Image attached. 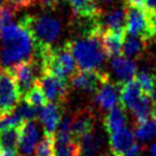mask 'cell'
Returning a JSON list of instances; mask_svg holds the SVG:
<instances>
[{
	"label": "cell",
	"mask_w": 156,
	"mask_h": 156,
	"mask_svg": "<svg viewBox=\"0 0 156 156\" xmlns=\"http://www.w3.org/2000/svg\"><path fill=\"white\" fill-rule=\"evenodd\" d=\"M49 103L63 105L69 97V80L62 79L48 72H44L37 80Z\"/></svg>",
	"instance_id": "52a82bcc"
},
{
	"label": "cell",
	"mask_w": 156,
	"mask_h": 156,
	"mask_svg": "<svg viewBox=\"0 0 156 156\" xmlns=\"http://www.w3.org/2000/svg\"><path fill=\"white\" fill-rule=\"evenodd\" d=\"M126 30L123 31H104L101 34V44L107 57H117L121 55Z\"/></svg>",
	"instance_id": "2e32d148"
},
{
	"label": "cell",
	"mask_w": 156,
	"mask_h": 156,
	"mask_svg": "<svg viewBox=\"0 0 156 156\" xmlns=\"http://www.w3.org/2000/svg\"><path fill=\"white\" fill-rule=\"evenodd\" d=\"M101 156H113L112 154H104V155H101Z\"/></svg>",
	"instance_id": "ab89813d"
},
{
	"label": "cell",
	"mask_w": 156,
	"mask_h": 156,
	"mask_svg": "<svg viewBox=\"0 0 156 156\" xmlns=\"http://www.w3.org/2000/svg\"><path fill=\"white\" fill-rule=\"evenodd\" d=\"M78 17H97L100 12L96 0H66Z\"/></svg>",
	"instance_id": "7402d4cb"
},
{
	"label": "cell",
	"mask_w": 156,
	"mask_h": 156,
	"mask_svg": "<svg viewBox=\"0 0 156 156\" xmlns=\"http://www.w3.org/2000/svg\"><path fill=\"white\" fill-rule=\"evenodd\" d=\"M126 114L124 111V107L122 105H116L112 109H109L107 115L104 120V126L106 129V132L108 134H112L124 128L126 124Z\"/></svg>",
	"instance_id": "d6986e66"
},
{
	"label": "cell",
	"mask_w": 156,
	"mask_h": 156,
	"mask_svg": "<svg viewBox=\"0 0 156 156\" xmlns=\"http://www.w3.org/2000/svg\"><path fill=\"white\" fill-rule=\"evenodd\" d=\"M95 117L90 109H80L74 113L71 123V133L75 140L80 141L81 139L94 130Z\"/></svg>",
	"instance_id": "5bb4252c"
},
{
	"label": "cell",
	"mask_w": 156,
	"mask_h": 156,
	"mask_svg": "<svg viewBox=\"0 0 156 156\" xmlns=\"http://www.w3.org/2000/svg\"><path fill=\"white\" fill-rule=\"evenodd\" d=\"M80 141L75 140L71 132L57 131L54 138L55 156H80Z\"/></svg>",
	"instance_id": "9a60e30c"
},
{
	"label": "cell",
	"mask_w": 156,
	"mask_h": 156,
	"mask_svg": "<svg viewBox=\"0 0 156 156\" xmlns=\"http://www.w3.org/2000/svg\"><path fill=\"white\" fill-rule=\"evenodd\" d=\"M143 7L148 13H156V0H144Z\"/></svg>",
	"instance_id": "1f68e13d"
},
{
	"label": "cell",
	"mask_w": 156,
	"mask_h": 156,
	"mask_svg": "<svg viewBox=\"0 0 156 156\" xmlns=\"http://www.w3.org/2000/svg\"><path fill=\"white\" fill-rule=\"evenodd\" d=\"M54 138H55V136L44 134V139L38 145L35 156H55L54 154Z\"/></svg>",
	"instance_id": "f546056e"
},
{
	"label": "cell",
	"mask_w": 156,
	"mask_h": 156,
	"mask_svg": "<svg viewBox=\"0 0 156 156\" xmlns=\"http://www.w3.org/2000/svg\"><path fill=\"white\" fill-rule=\"evenodd\" d=\"M21 101L16 82L9 69H2L0 73V119L16 109Z\"/></svg>",
	"instance_id": "8992f818"
},
{
	"label": "cell",
	"mask_w": 156,
	"mask_h": 156,
	"mask_svg": "<svg viewBox=\"0 0 156 156\" xmlns=\"http://www.w3.org/2000/svg\"><path fill=\"white\" fill-rule=\"evenodd\" d=\"M41 64L42 73L48 72L62 79L69 80L78 71V65L67 44L58 47H50L35 57ZM41 73V74H42Z\"/></svg>",
	"instance_id": "3957f363"
},
{
	"label": "cell",
	"mask_w": 156,
	"mask_h": 156,
	"mask_svg": "<svg viewBox=\"0 0 156 156\" xmlns=\"http://www.w3.org/2000/svg\"><path fill=\"white\" fill-rule=\"evenodd\" d=\"M66 44L76 62L79 69L99 71L107 57L101 44V37L99 35H89Z\"/></svg>",
	"instance_id": "7a4b0ae2"
},
{
	"label": "cell",
	"mask_w": 156,
	"mask_h": 156,
	"mask_svg": "<svg viewBox=\"0 0 156 156\" xmlns=\"http://www.w3.org/2000/svg\"><path fill=\"white\" fill-rule=\"evenodd\" d=\"M6 2H7V0H0V9L4 7Z\"/></svg>",
	"instance_id": "74e56055"
},
{
	"label": "cell",
	"mask_w": 156,
	"mask_h": 156,
	"mask_svg": "<svg viewBox=\"0 0 156 156\" xmlns=\"http://www.w3.org/2000/svg\"><path fill=\"white\" fill-rule=\"evenodd\" d=\"M111 65H112V69L116 78L119 79V82L126 83L136 76L137 65L131 58L121 56V55L117 57H113Z\"/></svg>",
	"instance_id": "e0dca14e"
},
{
	"label": "cell",
	"mask_w": 156,
	"mask_h": 156,
	"mask_svg": "<svg viewBox=\"0 0 156 156\" xmlns=\"http://www.w3.org/2000/svg\"><path fill=\"white\" fill-rule=\"evenodd\" d=\"M35 56V44L30 30L20 22L9 23L0 34V66L8 69Z\"/></svg>",
	"instance_id": "6da1fadb"
},
{
	"label": "cell",
	"mask_w": 156,
	"mask_h": 156,
	"mask_svg": "<svg viewBox=\"0 0 156 156\" xmlns=\"http://www.w3.org/2000/svg\"><path fill=\"white\" fill-rule=\"evenodd\" d=\"M136 144V137L130 128L124 126L109 134V151L113 156H126L128 152Z\"/></svg>",
	"instance_id": "7c38bea8"
},
{
	"label": "cell",
	"mask_w": 156,
	"mask_h": 156,
	"mask_svg": "<svg viewBox=\"0 0 156 156\" xmlns=\"http://www.w3.org/2000/svg\"><path fill=\"white\" fill-rule=\"evenodd\" d=\"M8 1L10 4H13L17 9H21V8H25V7L31 6L35 0H8Z\"/></svg>",
	"instance_id": "4dcf8cb0"
},
{
	"label": "cell",
	"mask_w": 156,
	"mask_h": 156,
	"mask_svg": "<svg viewBox=\"0 0 156 156\" xmlns=\"http://www.w3.org/2000/svg\"><path fill=\"white\" fill-rule=\"evenodd\" d=\"M40 69V72H42L40 63L35 58L31 59V61L22 62L17 65L8 69L12 72L14 80L16 82L18 92L21 96V100L35 86L37 80H38V76H37V69Z\"/></svg>",
	"instance_id": "ba28073f"
},
{
	"label": "cell",
	"mask_w": 156,
	"mask_h": 156,
	"mask_svg": "<svg viewBox=\"0 0 156 156\" xmlns=\"http://www.w3.org/2000/svg\"><path fill=\"white\" fill-rule=\"evenodd\" d=\"M128 6H138L141 7L144 5V0H124Z\"/></svg>",
	"instance_id": "836d02e7"
},
{
	"label": "cell",
	"mask_w": 156,
	"mask_h": 156,
	"mask_svg": "<svg viewBox=\"0 0 156 156\" xmlns=\"http://www.w3.org/2000/svg\"><path fill=\"white\" fill-rule=\"evenodd\" d=\"M40 140V129L35 120L24 121L21 126L18 141V156H35Z\"/></svg>",
	"instance_id": "30bf717a"
},
{
	"label": "cell",
	"mask_w": 156,
	"mask_h": 156,
	"mask_svg": "<svg viewBox=\"0 0 156 156\" xmlns=\"http://www.w3.org/2000/svg\"><path fill=\"white\" fill-rule=\"evenodd\" d=\"M151 119L156 121V100L153 101V106H152V109H151Z\"/></svg>",
	"instance_id": "e575fe53"
},
{
	"label": "cell",
	"mask_w": 156,
	"mask_h": 156,
	"mask_svg": "<svg viewBox=\"0 0 156 156\" xmlns=\"http://www.w3.org/2000/svg\"><path fill=\"white\" fill-rule=\"evenodd\" d=\"M126 31L128 34L139 37L145 41L155 37L151 13H148L143 6H126Z\"/></svg>",
	"instance_id": "5b68a950"
},
{
	"label": "cell",
	"mask_w": 156,
	"mask_h": 156,
	"mask_svg": "<svg viewBox=\"0 0 156 156\" xmlns=\"http://www.w3.org/2000/svg\"><path fill=\"white\" fill-rule=\"evenodd\" d=\"M21 126L5 128L0 130V151L17 152L18 141L21 136Z\"/></svg>",
	"instance_id": "603a6c76"
},
{
	"label": "cell",
	"mask_w": 156,
	"mask_h": 156,
	"mask_svg": "<svg viewBox=\"0 0 156 156\" xmlns=\"http://www.w3.org/2000/svg\"><path fill=\"white\" fill-rule=\"evenodd\" d=\"M134 137L139 141H149L156 136V121L149 119L147 121L137 123V126L134 129Z\"/></svg>",
	"instance_id": "484cf974"
},
{
	"label": "cell",
	"mask_w": 156,
	"mask_h": 156,
	"mask_svg": "<svg viewBox=\"0 0 156 156\" xmlns=\"http://www.w3.org/2000/svg\"><path fill=\"white\" fill-rule=\"evenodd\" d=\"M143 94V90L136 79H132L130 81L123 83L121 89V96H120L121 105L124 108L132 112V109L138 104Z\"/></svg>",
	"instance_id": "ac0fdd59"
},
{
	"label": "cell",
	"mask_w": 156,
	"mask_h": 156,
	"mask_svg": "<svg viewBox=\"0 0 156 156\" xmlns=\"http://www.w3.org/2000/svg\"><path fill=\"white\" fill-rule=\"evenodd\" d=\"M151 18H152V24L154 27V32H155L156 37V13H151Z\"/></svg>",
	"instance_id": "d590c367"
},
{
	"label": "cell",
	"mask_w": 156,
	"mask_h": 156,
	"mask_svg": "<svg viewBox=\"0 0 156 156\" xmlns=\"http://www.w3.org/2000/svg\"><path fill=\"white\" fill-rule=\"evenodd\" d=\"M134 79L137 80L139 86L141 88L144 94L151 96V97H155L156 91V76L153 73L148 72V71H141L138 74H136Z\"/></svg>",
	"instance_id": "4316f807"
},
{
	"label": "cell",
	"mask_w": 156,
	"mask_h": 156,
	"mask_svg": "<svg viewBox=\"0 0 156 156\" xmlns=\"http://www.w3.org/2000/svg\"><path fill=\"white\" fill-rule=\"evenodd\" d=\"M1 71H2V69H1V66H0V73H1Z\"/></svg>",
	"instance_id": "60d3db41"
},
{
	"label": "cell",
	"mask_w": 156,
	"mask_h": 156,
	"mask_svg": "<svg viewBox=\"0 0 156 156\" xmlns=\"http://www.w3.org/2000/svg\"><path fill=\"white\" fill-rule=\"evenodd\" d=\"M103 2H109V1H113V0H101Z\"/></svg>",
	"instance_id": "f35d334b"
},
{
	"label": "cell",
	"mask_w": 156,
	"mask_h": 156,
	"mask_svg": "<svg viewBox=\"0 0 156 156\" xmlns=\"http://www.w3.org/2000/svg\"><path fill=\"white\" fill-rule=\"evenodd\" d=\"M126 8H116L106 14L104 17L100 16V23L104 31H123L126 30Z\"/></svg>",
	"instance_id": "ffe728a7"
},
{
	"label": "cell",
	"mask_w": 156,
	"mask_h": 156,
	"mask_svg": "<svg viewBox=\"0 0 156 156\" xmlns=\"http://www.w3.org/2000/svg\"><path fill=\"white\" fill-rule=\"evenodd\" d=\"M144 47H145V40H143L139 37L129 35L124 41V44H123L122 54H123V56L131 58V59L137 58L141 55Z\"/></svg>",
	"instance_id": "d4e9b609"
},
{
	"label": "cell",
	"mask_w": 156,
	"mask_h": 156,
	"mask_svg": "<svg viewBox=\"0 0 156 156\" xmlns=\"http://www.w3.org/2000/svg\"><path fill=\"white\" fill-rule=\"evenodd\" d=\"M39 111L40 108L27 104L25 100H21L14 112L17 113L24 121H30V120H35V117L39 116Z\"/></svg>",
	"instance_id": "f1b7e54d"
},
{
	"label": "cell",
	"mask_w": 156,
	"mask_h": 156,
	"mask_svg": "<svg viewBox=\"0 0 156 156\" xmlns=\"http://www.w3.org/2000/svg\"><path fill=\"white\" fill-rule=\"evenodd\" d=\"M21 23L32 33L35 44V56L48 48L52 47L51 44L61 33L59 21L56 17L46 14L37 16H24L21 20Z\"/></svg>",
	"instance_id": "277c9868"
},
{
	"label": "cell",
	"mask_w": 156,
	"mask_h": 156,
	"mask_svg": "<svg viewBox=\"0 0 156 156\" xmlns=\"http://www.w3.org/2000/svg\"><path fill=\"white\" fill-rule=\"evenodd\" d=\"M61 0H40L41 6L47 9H54Z\"/></svg>",
	"instance_id": "d6a6232c"
},
{
	"label": "cell",
	"mask_w": 156,
	"mask_h": 156,
	"mask_svg": "<svg viewBox=\"0 0 156 156\" xmlns=\"http://www.w3.org/2000/svg\"><path fill=\"white\" fill-rule=\"evenodd\" d=\"M0 130H1V128H0Z\"/></svg>",
	"instance_id": "b9f144b4"
},
{
	"label": "cell",
	"mask_w": 156,
	"mask_h": 156,
	"mask_svg": "<svg viewBox=\"0 0 156 156\" xmlns=\"http://www.w3.org/2000/svg\"><path fill=\"white\" fill-rule=\"evenodd\" d=\"M149 153H151V155L152 156H156V141L151 145V147H149Z\"/></svg>",
	"instance_id": "8d00e7d4"
},
{
	"label": "cell",
	"mask_w": 156,
	"mask_h": 156,
	"mask_svg": "<svg viewBox=\"0 0 156 156\" xmlns=\"http://www.w3.org/2000/svg\"><path fill=\"white\" fill-rule=\"evenodd\" d=\"M80 156H100V151L103 148L101 136L94 133L92 131L86 134L80 140Z\"/></svg>",
	"instance_id": "44dd1931"
},
{
	"label": "cell",
	"mask_w": 156,
	"mask_h": 156,
	"mask_svg": "<svg viewBox=\"0 0 156 156\" xmlns=\"http://www.w3.org/2000/svg\"><path fill=\"white\" fill-rule=\"evenodd\" d=\"M123 83L121 82H105L98 89L95 96V103L101 111H109L117 105L121 96V89Z\"/></svg>",
	"instance_id": "8fae6325"
},
{
	"label": "cell",
	"mask_w": 156,
	"mask_h": 156,
	"mask_svg": "<svg viewBox=\"0 0 156 156\" xmlns=\"http://www.w3.org/2000/svg\"><path fill=\"white\" fill-rule=\"evenodd\" d=\"M109 80L107 73L100 71H87V69H78L71 76L69 81L71 87L79 91L92 94L97 92L105 82Z\"/></svg>",
	"instance_id": "9c48e42d"
},
{
	"label": "cell",
	"mask_w": 156,
	"mask_h": 156,
	"mask_svg": "<svg viewBox=\"0 0 156 156\" xmlns=\"http://www.w3.org/2000/svg\"><path fill=\"white\" fill-rule=\"evenodd\" d=\"M63 111L61 105L48 103L39 111V120L42 124L44 134L55 136L62 122Z\"/></svg>",
	"instance_id": "4fadbf2b"
},
{
	"label": "cell",
	"mask_w": 156,
	"mask_h": 156,
	"mask_svg": "<svg viewBox=\"0 0 156 156\" xmlns=\"http://www.w3.org/2000/svg\"><path fill=\"white\" fill-rule=\"evenodd\" d=\"M22 100H25L27 104L32 105V106H34L37 108H41V107H44V105H47L49 103L46 95L42 91V89L37 83H35L34 87L26 94V96Z\"/></svg>",
	"instance_id": "83f0119b"
},
{
	"label": "cell",
	"mask_w": 156,
	"mask_h": 156,
	"mask_svg": "<svg viewBox=\"0 0 156 156\" xmlns=\"http://www.w3.org/2000/svg\"><path fill=\"white\" fill-rule=\"evenodd\" d=\"M153 101H154L153 97L143 94L138 104L132 109V114H133L137 123H141V122H145L151 119V109L153 106Z\"/></svg>",
	"instance_id": "cb8c5ba5"
}]
</instances>
